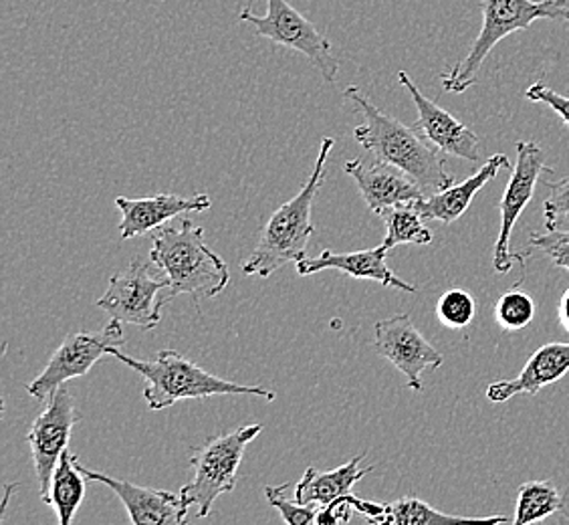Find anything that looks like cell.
<instances>
[{
  "label": "cell",
  "instance_id": "obj_14",
  "mask_svg": "<svg viewBox=\"0 0 569 525\" xmlns=\"http://www.w3.org/2000/svg\"><path fill=\"white\" fill-rule=\"evenodd\" d=\"M79 470L89 482L103 483L121 499L133 525H180L187 522L188 507L180 493L142 487L136 483L116 479L106 473L91 470L77 460Z\"/></svg>",
  "mask_w": 569,
  "mask_h": 525
},
{
  "label": "cell",
  "instance_id": "obj_5",
  "mask_svg": "<svg viewBox=\"0 0 569 525\" xmlns=\"http://www.w3.org/2000/svg\"><path fill=\"white\" fill-rule=\"evenodd\" d=\"M482 24L471 51L442 77L449 93H465L479 79L485 59L497 44L536 21H569V0H482Z\"/></svg>",
  "mask_w": 569,
  "mask_h": 525
},
{
  "label": "cell",
  "instance_id": "obj_11",
  "mask_svg": "<svg viewBox=\"0 0 569 525\" xmlns=\"http://www.w3.org/2000/svg\"><path fill=\"white\" fill-rule=\"evenodd\" d=\"M79 420L81 416L77 415L73 396L63 384L49 396V405L34 418L33 425L29 428L27 443L31 447L34 473L43 502L49 497L57 463L69 447V438Z\"/></svg>",
  "mask_w": 569,
  "mask_h": 525
},
{
  "label": "cell",
  "instance_id": "obj_24",
  "mask_svg": "<svg viewBox=\"0 0 569 525\" xmlns=\"http://www.w3.org/2000/svg\"><path fill=\"white\" fill-rule=\"evenodd\" d=\"M563 509V495L551 482H527L517 489L513 525L543 522Z\"/></svg>",
  "mask_w": 569,
  "mask_h": 525
},
{
  "label": "cell",
  "instance_id": "obj_8",
  "mask_svg": "<svg viewBox=\"0 0 569 525\" xmlns=\"http://www.w3.org/2000/svg\"><path fill=\"white\" fill-rule=\"evenodd\" d=\"M239 21L252 24L259 37L299 51L311 61V66L318 69L328 83L336 81L340 61L333 57L328 39L287 0H267V14L263 17L252 14L251 9H242Z\"/></svg>",
  "mask_w": 569,
  "mask_h": 525
},
{
  "label": "cell",
  "instance_id": "obj_12",
  "mask_svg": "<svg viewBox=\"0 0 569 525\" xmlns=\"http://www.w3.org/2000/svg\"><path fill=\"white\" fill-rule=\"evenodd\" d=\"M373 350L405 374L408 388L420 393L425 388L422 373L442 366V354L418 331L410 316L396 314L380 319L373 328Z\"/></svg>",
  "mask_w": 569,
  "mask_h": 525
},
{
  "label": "cell",
  "instance_id": "obj_15",
  "mask_svg": "<svg viewBox=\"0 0 569 525\" xmlns=\"http://www.w3.org/2000/svg\"><path fill=\"white\" fill-rule=\"evenodd\" d=\"M346 175H350L356 180V187L360 190L366 207L378 217L386 208L415 202L427 197L422 188L418 187L417 182L400 168L382 162L373 156L370 162L366 160L346 162Z\"/></svg>",
  "mask_w": 569,
  "mask_h": 525
},
{
  "label": "cell",
  "instance_id": "obj_30",
  "mask_svg": "<svg viewBox=\"0 0 569 525\" xmlns=\"http://www.w3.org/2000/svg\"><path fill=\"white\" fill-rule=\"evenodd\" d=\"M526 98L529 101L549 106L569 128V98L561 96L556 89L548 88L543 81H537L533 86H529V89L526 91Z\"/></svg>",
  "mask_w": 569,
  "mask_h": 525
},
{
  "label": "cell",
  "instance_id": "obj_22",
  "mask_svg": "<svg viewBox=\"0 0 569 525\" xmlns=\"http://www.w3.org/2000/svg\"><path fill=\"white\" fill-rule=\"evenodd\" d=\"M472 522H482V524H513V519L505 515H495V517H462V515L442 514L417 497H402L395 504L386 505L382 524L395 525H438V524H472Z\"/></svg>",
  "mask_w": 569,
  "mask_h": 525
},
{
  "label": "cell",
  "instance_id": "obj_21",
  "mask_svg": "<svg viewBox=\"0 0 569 525\" xmlns=\"http://www.w3.org/2000/svg\"><path fill=\"white\" fill-rule=\"evenodd\" d=\"M86 479L88 477L77 467L76 455L67 449L57 463L49 497L44 499V504L56 509L59 524L69 525L76 519L77 509L86 497Z\"/></svg>",
  "mask_w": 569,
  "mask_h": 525
},
{
  "label": "cell",
  "instance_id": "obj_26",
  "mask_svg": "<svg viewBox=\"0 0 569 525\" xmlns=\"http://www.w3.org/2000/svg\"><path fill=\"white\" fill-rule=\"evenodd\" d=\"M475 311H477L475 299L471 294H467L462 289H450L438 299L437 316L447 328H467L475 318Z\"/></svg>",
  "mask_w": 569,
  "mask_h": 525
},
{
  "label": "cell",
  "instance_id": "obj_32",
  "mask_svg": "<svg viewBox=\"0 0 569 525\" xmlns=\"http://www.w3.org/2000/svg\"><path fill=\"white\" fill-rule=\"evenodd\" d=\"M563 522H569V515H566V517H563Z\"/></svg>",
  "mask_w": 569,
  "mask_h": 525
},
{
  "label": "cell",
  "instance_id": "obj_13",
  "mask_svg": "<svg viewBox=\"0 0 569 525\" xmlns=\"http://www.w3.org/2000/svg\"><path fill=\"white\" fill-rule=\"evenodd\" d=\"M398 81L417 106L418 121L415 128L428 142L442 153L457 156L467 162H481V140L469 126H465L455 116H450L449 111L442 110L432 99L427 98L406 71L398 73Z\"/></svg>",
  "mask_w": 569,
  "mask_h": 525
},
{
  "label": "cell",
  "instance_id": "obj_28",
  "mask_svg": "<svg viewBox=\"0 0 569 525\" xmlns=\"http://www.w3.org/2000/svg\"><path fill=\"white\" fill-rule=\"evenodd\" d=\"M543 219L548 230L569 229V178L549 185V195L543 200Z\"/></svg>",
  "mask_w": 569,
  "mask_h": 525
},
{
  "label": "cell",
  "instance_id": "obj_29",
  "mask_svg": "<svg viewBox=\"0 0 569 525\" xmlns=\"http://www.w3.org/2000/svg\"><path fill=\"white\" fill-rule=\"evenodd\" d=\"M529 247L543 252L556 267L569 271V229L548 230L546 235H529Z\"/></svg>",
  "mask_w": 569,
  "mask_h": 525
},
{
  "label": "cell",
  "instance_id": "obj_31",
  "mask_svg": "<svg viewBox=\"0 0 569 525\" xmlns=\"http://www.w3.org/2000/svg\"><path fill=\"white\" fill-rule=\"evenodd\" d=\"M559 321L569 331V287L566 289V294L561 296V301H559Z\"/></svg>",
  "mask_w": 569,
  "mask_h": 525
},
{
  "label": "cell",
  "instance_id": "obj_1",
  "mask_svg": "<svg viewBox=\"0 0 569 525\" xmlns=\"http://www.w3.org/2000/svg\"><path fill=\"white\" fill-rule=\"evenodd\" d=\"M343 98L360 111L363 123L353 130L356 142L373 158L400 168L430 197L455 185L447 162L427 138L402 121L383 113L356 86L343 89Z\"/></svg>",
  "mask_w": 569,
  "mask_h": 525
},
{
  "label": "cell",
  "instance_id": "obj_19",
  "mask_svg": "<svg viewBox=\"0 0 569 525\" xmlns=\"http://www.w3.org/2000/svg\"><path fill=\"white\" fill-rule=\"evenodd\" d=\"M507 168H511L509 158L505 153H495L467 180H462L460 185H452L447 190H440L437 195L415 200V207L425 220H438L442 225H452L467 212V208L471 207L472 198L477 197V192Z\"/></svg>",
  "mask_w": 569,
  "mask_h": 525
},
{
  "label": "cell",
  "instance_id": "obj_6",
  "mask_svg": "<svg viewBox=\"0 0 569 525\" xmlns=\"http://www.w3.org/2000/svg\"><path fill=\"white\" fill-rule=\"evenodd\" d=\"M263 433V425L254 423L227 435L209 438L192 453V479L180 489L188 507L197 505L198 517H209L212 505L224 493L234 492L239 482L244 450Z\"/></svg>",
  "mask_w": 569,
  "mask_h": 525
},
{
  "label": "cell",
  "instance_id": "obj_17",
  "mask_svg": "<svg viewBox=\"0 0 569 525\" xmlns=\"http://www.w3.org/2000/svg\"><path fill=\"white\" fill-rule=\"evenodd\" d=\"M388 252L390 251L383 245L376 249L353 252H336L326 249V251L319 252L318 257H306L303 261L297 262V274L306 277V275L336 269L341 274L350 275L353 279H368V281L383 285V287H396V289H402L408 294H417V285L400 279L386 265Z\"/></svg>",
  "mask_w": 569,
  "mask_h": 525
},
{
  "label": "cell",
  "instance_id": "obj_4",
  "mask_svg": "<svg viewBox=\"0 0 569 525\" xmlns=\"http://www.w3.org/2000/svg\"><path fill=\"white\" fill-rule=\"evenodd\" d=\"M110 356L132 368L146 380L143 398L150 410H166L180 400L209 396H261L273 403L277 394L263 386H244L202 370L176 350H160L150 361L138 360L113 346Z\"/></svg>",
  "mask_w": 569,
  "mask_h": 525
},
{
  "label": "cell",
  "instance_id": "obj_3",
  "mask_svg": "<svg viewBox=\"0 0 569 525\" xmlns=\"http://www.w3.org/2000/svg\"><path fill=\"white\" fill-rule=\"evenodd\" d=\"M333 146H336L333 138H321L313 172L307 178L306 185L296 197L283 202L264 222L254 251L249 255L247 261L242 262V274L259 275L267 279L287 262L297 265L306 259L309 237L313 235V222H311L313 200L323 187L329 153L333 150Z\"/></svg>",
  "mask_w": 569,
  "mask_h": 525
},
{
  "label": "cell",
  "instance_id": "obj_7",
  "mask_svg": "<svg viewBox=\"0 0 569 525\" xmlns=\"http://www.w3.org/2000/svg\"><path fill=\"white\" fill-rule=\"evenodd\" d=\"M168 289L170 281L166 275L153 277L148 262L133 259L126 271L111 275L108 291L98 299V307L123 326L150 331L160 326L162 309L172 301Z\"/></svg>",
  "mask_w": 569,
  "mask_h": 525
},
{
  "label": "cell",
  "instance_id": "obj_23",
  "mask_svg": "<svg viewBox=\"0 0 569 525\" xmlns=\"http://www.w3.org/2000/svg\"><path fill=\"white\" fill-rule=\"evenodd\" d=\"M380 219L386 225L382 245L392 251L398 245H430L432 232L425 225V217L418 212L415 202H405L386 208Z\"/></svg>",
  "mask_w": 569,
  "mask_h": 525
},
{
  "label": "cell",
  "instance_id": "obj_20",
  "mask_svg": "<svg viewBox=\"0 0 569 525\" xmlns=\"http://www.w3.org/2000/svg\"><path fill=\"white\" fill-rule=\"evenodd\" d=\"M363 459H366V453H360L358 457L348 460L338 469L323 470V473L316 467H307L301 482L296 485L293 497L299 504H313L319 507H326L331 502L340 499L343 495L351 493L356 483L372 473L373 465L361 469L360 465Z\"/></svg>",
  "mask_w": 569,
  "mask_h": 525
},
{
  "label": "cell",
  "instance_id": "obj_9",
  "mask_svg": "<svg viewBox=\"0 0 569 525\" xmlns=\"http://www.w3.org/2000/svg\"><path fill=\"white\" fill-rule=\"evenodd\" d=\"M123 324L118 319H111L106 328L91 334V331H77L63 339V344L57 348L51 356L49 364L44 366L43 373L34 378L33 383L27 384V393L33 396L34 400L43 403L51 394L56 393L59 386L81 378L101 360L103 356H110L113 346H123Z\"/></svg>",
  "mask_w": 569,
  "mask_h": 525
},
{
  "label": "cell",
  "instance_id": "obj_10",
  "mask_svg": "<svg viewBox=\"0 0 569 525\" xmlns=\"http://www.w3.org/2000/svg\"><path fill=\"white\" fill-rule=\"evenodd\" d=\"M517 165L511 170V178L505 188L503 198L499 202L501 227L495 242L493 269L497 274H509L515 262L526 265V252L511 251V235L517 219L526 210L527 205L536 195L539 176L551 172L543 160V150L536 142H517Z\"/></svg>",
  "mask_w": 569,
  "mask_h": 525
},
{
  "label": "cell",
  "instance_id": "obj_2",
  "mask_svg": "<svg viewBox=\"0 0 569 525\" xmlns=\"http://www.w3.org/2000/svg\"><path fill=\"white\" fill-rule=\"evenodd\" d=\"M150 261L168 277V296L190 294L194 301L220 296L230 281V271L222 257L204 241V229L187 215L174 225L152 230Z\"/></svg>",
  "mask_w": 569,
  "mask_h": 525
},
{
  "label": "cell",
  "instance_id": "obj_16",
  "mask_svg": "<svg viewBox=\"0 0 569 525\" xmlns=\"http://www.w3.org/2000/svg\"><path fill=\"white\" fill-rule=\"evenodd\" d=\"M116 207L120 208V235L123 241L148 235L162 227L168 220L188 212H204L212 207L209 195L178 197V195H153L146 198L118 197Z\"/></svg>",
  "mask_w": 569,
  "mask_h": 525
},
{
  "label": "cell",
  "instance_id": "obj_25",
  "mask_svg": "<svg viewBox=\"0 0 569 525\" xmlns=\"http://www.w3.org/2000/svg\"><path fill=\"white\" fill-rule=\"evenodd\" d=\"M537 306L533 297L523 289L513 287L505 291L495 306V319L505 331H521L536 318Z\"/></svg>",
  "mask_w": 569,
  "mask_h": 525
},
{
  "label": "cell",
  "instance_id": "obj_27",
  "mask_svg": "<svg viewBox=\"0 0 569 525\" xmlns=\"http://www.w3.org/2000/svg\"><path fill=\"white\" fill-rule=\"evenodd\" d=\"M289 487H291L289 483L279 485V487H264L267 502L273 505L274 509L281 514L284 524L303 525L318 522L319 505L299 504L296 497L289 499L287 493H284Z\"/></svg>",
  "mask_w": 569,
  "mask_h": 525
},
{
  "label": "cell",
  "instance_id": "obj_18",
  "mask_svg": "<svg viewBox=\"0 0 569 525\" xmlns=\"http://www.w3.org/2000/svg\"><path fill=\"white\" fill-rule=\"evenodd\" d=\"M569 373V344L551 341L541 346L527 360L521 374L513 380H499L487 388L491 403H507L519 394L536 396L549 384H556Z\"/></svg>",
  "mask_w": 569,
  "mask_h": 525
}]
</instances>
